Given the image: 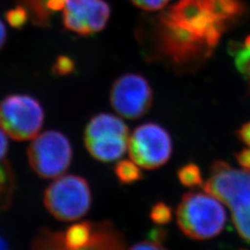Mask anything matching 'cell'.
I'll return each instance as SVG.
<instances>
[{"mask_svg": "<svg viewBox=\"0 0 250 250\" xmlns=\"http://www.w3.org/2000/svg\"><path fill=\"white\" fill-rule=\"evenodd\" d=\"M245 11L240 0H178L159 17L157 50L180 71L196 70Z\"/></svg>", "mask_w": 250, "mask_h": 250, "instance_id": "1", "label": "cell"}, {"mask_svg": "<svg viewBox=\"0 0 250 250\" xmlns=\"http://www.w3.org/2000/svg\"><path fill=\"white\" fill-rule=\"evenodd\" d=\"M226 220L224 204L206 191L187 193L176 209L180 230L194 240H208L219 235Z\"/></svg>", "mask_w": 250, "mask_h": 250, "instance_id": "2", "label": "cell"}, {"mask_svg": "<svg viewBox=\"0 0 250 250\" xmlns=\"http://www.w3.org/2000/svg\"><path fill=\"white\" fill-rule=\"evenodd\" d=\"M43 202L57 220L77 221L87 214L92 205L89 184L79 175H62L45 188Z\"/></svg>", "mask_w": 250, "mask_h": 250, "instance_id": "3", "label": "cell"}, {"mask_svg": "<svg viewBox=\"0 0 250 250\" xmlns=\"http://www.w3.org/2000/svg\"><path fill=\"white\" fill-rule=\"evenodd\" d=\"M129 128L125 122L110 113L91 118L84 130V146L91 157L100 162L120 160L128 149Z\"/></svg>", "mask_w": 250, "mask_h": 250, "instance_id": "4", "label": "cell"}, {"mask_svg": "<svg viewBox=\"0 0 250 250\" xmlns=\"http://www.w3.org/2000/svg\"><path fill=\"white\" fill-rule=\"evenodd\" d=\"M72 157L69 138L55 130L37 134L27 149L30 167L43 179H56L63 175L71 166Z\"/></svg>", "mask_w": 250, "mask_h": 250, "instance_id": "5", "label": "cell"}, {"mask_svg": "<svg viewBox=\"0 0 250 250\" xmlns=\"http://www.w3.org/2000/svg\"><path fill=\"white\" fill-rule=\"evenodd\" d=\"M45 121L43 107L37 99L21 94L9 95L0 101V128L16 141L35 138Z\"/></svg>", "mask_w": 250, "mask_h": 250, "instance_id": "6", "label": "cell"}, {"mask_svg": "<svg viewBox=\"0 0 250 250\" xmlns=\"http://www.w3.org/2000/svg\"><path fill=\"white\" fill-rule=\"evenodd\" d=\"M172 139L161 125L146 123L130 134L129 157L145 170H156L165 165L172 154Z\"/></svg>", "mask_w": 250, "mask_h": 250, "instance_id": "7", "label": "cell"}, {"mask_svg": "<svg viewBox=\"0 0 250 250\" xmlns=\"http://www.w3.org/2000/svg\"><path fill=\"white\" fill-rule=\"evenodd\" d=\"M109 101L120 116L136 120L151 108L153 90L148 81L138 73H125L114 81Z\"/></svg>", "mask_w": 250, "mask_h": 250, "instance_id": "8", "label": "cell"}, {"mask_svg": "<svg viewBox=\"0 0 250 250\" xmlns=\"http://www.w3.org/2000/svg\"><path fill=\"white\" fill-rule=\"evenodd\" d=\"M203 188L232 209L250 199V169H235L225 161H214Z\"/></svg>", "mask_w": 250, "mask_h": 250, "instance_id": "9", "label": "cell"}, {"mask_svg": "<svg viewBox=\"0 0 250 250\" xmlns=\"http://www.w3.org/2000/svg\"><path fill=\"white\" fill-rule=\"evenodd\" d=\"M64 250H114L125 249L123 233L109 221L93 223L83 221L62 232Z\"/></svg>", "mask_w": 250, "mask_h": 250, "instance_id": "10", "label": "cell"}, {"mask_svg": "<svg viewBox=\"0 0 250 250\" xmlns=\"http://www.w3.org/2000/svg\"><path fill=\"white\" fill-rule=\"evenodd\" d=\"M109 15V6L104 0H65L63 24L72 33L90 36L106 27Z\"/></svg>", "mask_w": 250, "mask_h": 250, "instance_id": "11", "label": "cell"}, {"mask_svg": "<svg viewBox=\"0 0 250 250\" xmlns=\"http://www.w3.org/2000/svg\"><path fill=\"white\" fill-rule=\"evenodd\" d=\"M26 9L29 18L38 26H47L51 16L62 10L65 0H19Z\"/></svg>", "mask_w": 250, "mask_h": 250, "instance_id": "12", "label": "cell"}, {"mask_svg": "<svg viewBox=\"0 0 250 250\" xmlns=\"http://www.w3.org/2000/svg\"><path fill=\"white\" fill-rule=\"evenodd\" d=\"M233 57V61L237 71L240 72L250 87V40L247 37L245 41L232 43L229 48Z\"/></svg>", "mask_w": 250, "mask_h": 250, "instance_id": "13", "label": "cell"}, {"mask_svg": "<svg viewBox=\"0 0 250 250\" xmlns=\"http://www.w3.org/2000/svg\"><path fill=\"white\" fill-rule=\"evenodd\" d=\"M233 225L242 238L250 244V199L230 209Z\"/></svg>", "mask_w": 250, "mask_h": 250, "instance_id": "14", "label": "cell"}, {"mask_svg": "<svg viewBox=\"0 0 250 250\" xmlns=\"http://www.w3.org/2000/svg\"><path fill=\"white\" fill-rule=\"evenodd\" d=\"M115 175L120 183L125 185L134 184L143 179L141 167L134 161L122 160L117 162L115 166Z\"/></svg>", "mask_w": 250, "mask_h": 250, "instance_id": "15", "label": "cell"}, {"mask_svg": "<svg viewBox=\"0 0 250 250\" xmlns=\"http://www.w3.org/2000/svg\"><path fill=\"white\" fill-rule=\"evenodd\" d=\"M179 182L186 188H193L203 187L204 180L198 165L188 163L182 166L177 171Z\"/></svg>", "mask_w": 250, "mask_h": 250, "instance_id": "16", "label": "cell"}, {"mask_svg": "<svg viewBox=\"0 0 250 250\" xmlns=\"http://www.w3.org/2000/svg\"><path fill=\"white\" fill-rule=\"evenodd\" d=\"M32 248L35 250H64L62 232L42 230L34 239Z\"/></svg>", "mask_w": 250, "mask_h": 250, "instance_id": "17", "label": "cell"}, {"mask_svg": "<svg viewBox=\"0 0 250 250\" xmlns=\"http://www.w3.org/2000/svg\"><path fill=\"white\" fill-rule=\"evenodd\" d=\"M149 216L154 224L165 225L172 220V208L164 202H157L152 206Z\"/></svg>", "mask_w": 250, "mask_h": 250, "instance_id": "18", "label": "cell"}, {"mask_svg": "<svg viewBox=\"0 0 250 250\" xmlns=\"http://www.w3.org/2000/svg\"><path fill=\"white\" fill-rule=\"evenodd\" d=\"M75 70V63L68 56L58 57L53 63L52 72L57 76H67L72 74Z\"/></svg>", "mask_w": 250, "mask_h": 250, "instance_id": "19", "label": "cell"}, {"mask_svg": "<svg viewBox=\"0 0 250 250\" xmlns=\"http://www.w3.org/2000/svg\"><path fill=\"white\" fill-rule=\"evenodd\" d=\"M6 18L11 26L16 29H20L24 26V24L26 23L29 19V14L26 9H24L22 6L18 5L16 8L8 11Z\"/></svg>", "mask_w": 250, "mask_h": 250, "instance_id": "20", "label": "cell"}, {"mask_svg": "<svg viewBox=\"0 0 250 250\" xmlns=\"http://www.w3.org/2000/svg\"><path fill=\"white\" fill-rule=\"evenodd\" d=\"M134 5L145 10H159L163 9L170 0H131Z\"/></svg>", "mask_w": 250, "mask_h": 250, "instance_id": "21", "label": "cell"}, {"mask_svg": "<svg viewBox=\"0 0 250 250\" xmlns=\"http://www.w3.org/2000/svg\"><path fill=\"white\" fill-rule=\"evenodd\" d=\"M147 239L155 242L161 246H163V243L167 239V232L161 227H156L150 230L147 234ZM164 247V246H163Z\"/></svg>", "mask_w": 250, "mask_h": 250, "instance_id": "22", "label": "cell"}, {"mask_svg": "<svg viewBox=\"0 0 250 250\" xmlns=\"http://www.w3.org/2000/svg\"><path fill=\"white\" fill-rule=\"evenodd\" d=\"M130 250H165V247L161 246L155 242L151 241L149 239H146L143 241L137 242L132 247L129 248Z\"/></svg>", "mask_w": 250, "mask_h": 250, "instance_id": "23", "label": "cell"}, {"mask_svg": "<svg viewBox=\"0 0 250 250\" xmlns=\"http://www.w3.org/2000/svg\"><path fill=\"white\" fill-rule=\"evenodd\" d=\"M234 158L243 168L250 169V148H245L234 153Z\"/></svg>", "mask_w": 250, "mask_h": 250, "instance_id": "24", "label": "cell"}, {"mask_svg": "<svg viewBox=\"0 0 250 250\" xmlns=\"http://www.w3.org/2000/svg\"><path fill=\"white\" fill-rule=\"evenodd\" d=\"M235 134L241 142L250 146V122L242 125Z\"/></svg>", "mask_w": 250, "mask_h": 250, "instance_id": "25", "label": "cell"}, {"mask_svg": "<svg viewBox=\"0 0 250 250\" xmlns=\"http://www.w3.org/2000/svg\"><path fill=\"white\" fill-rule=\"evenodd\" d=\"M9 140L8 135L0 128V161H2L8 153Z\"/></svg>", "mask_w": 250, "mask_h": 250, "instance_id": "26", "label": "cell"}, {"mask_svg": "<svg viewBox=\"0 0 250 250\" xmlns=\"http://www.w3.org/2000/svg\"><path fill=\"white\" fill-rule=\"evenodd\" d=\"M7 180H8V175L6 170L3 166L0 165V193L4 190V188L7 184Z\"/></svg>", "mask_w": 250, "mask_h": 250, "instance_id": "27", "label": "cell"}, {"mask_svg": "<svg viewBox=\"0 0 250 250\" xmlns=\"http://www.w3.org/2000/svg\"><path fill=\"white\" fill-rule=\"evenodd\" d=\"M6 39H7V30L4 23L0 20V49L3 47V45H5Z\"/></svg>", "mask_w": 250, "mask_h": 250, "instance_id": "28", "label": "cell"}, {"mask_svg": "<svg viewBox=\"0 0 250 250\" xmlns=\"http://www.w3.org/2000/svg\"><path fill=\"white\" fill-rule=\"evenodd\" d=\"M9 247H8V244L7 242L5 241L1 236H0V250H7Z\"/></svg>", "mask_w": 250, "mask_h": 250, "instance_id": "29", "label": "cell"}]
</instances>
